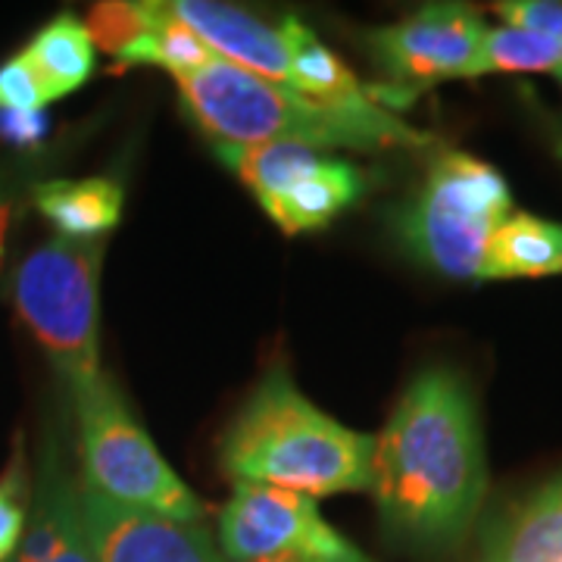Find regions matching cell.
Here are the masks:
<instances>
[{
  "label": "cell",
  "mask_w": 562,
  "mask_h": 562,
  "mask_svg": "<svg viewBox=\"0 0 562 562\" xmlns=\"http://www.w3.org/2000/svg\"><path fill=\"white\" fill-rule=\"evenodd\" d=\"M487 491L482 425L457 369L431 366L403 391L375 438L372 497L391 541L425 553L460 547Z\"/></svg>",
  "instance_id": "1"
},
{
  "label": "cell",
  "mask_w": 562,
  "mask_h": 562,
  "mask_svg": "<svg viewBox=\"0 0 562 562\" xmlns=\"http://www.w3.org/2000/svg\"><path fill=\"white\" fill-rule=\"evenodd\" d=\"M222 472L303 497L362 494L375 479V438L347 428L303 397L276 366L220 441Z\"/></svg>",
  "instance_id": "2"
},
{
  "label": "cell",
  "mask_w": 562,
  "mask_h": 562,
  "mask_svg": "<svg viewBox=\"0 0 562 562\" xmlns=\"http://www.w3.org/2000/svg\"><path fill=\"white\" fill-rule=\"evenodd\" d=\"M176 85L188 116L216 144L294 140L313 150H384L431 140L382 103L360 113L331 110L225 60L181 76Z\"/></svg>",
  "instance_id": "3"
},
{
  "label": "cell",
  "mask_w": 562,
  "mask_h": 562,
  "mask_svg": "<svg viewBox=\"0 0 562 562\" xmlns=\"http://www.w3.org/2000/svg\"><path fill=\"white\" fill-rule=\"evenodd\" d=\"M106 241H54L35 247L13 276L20 319L47 350L76 397L101 379V262Z\"/></svg>",
  "instance_id": "4"
},
{
  "label": "cell",
  "mask_w": 562,
  "mask_h": 562,
  "mask_svg": "<svg viewBox=\"0 0 562 562\" xmlns=\"http://www.w3.org/2000/svg\"><path fill=\"white\" fill-rule=\"evenodd\" d=\"M81 487L172 522H201L210 506L162 460L120 387L101 375L72 397Z\"/></svg>",
  "instance_id": "5"
},
{
  "label": "cell",
  "mask_w": 562,
  "mask_h": 562,
  "mask_svg": "<svg viewBox=\"0 0 562 562\" xmlns=\"http://www.w3.org/2000/svg\"><path fill=\"white\" fill-rule=\"evenodd\" d=\"M513 216L503 176L472 154L450 150L431 162L419 194L397 220L403 247L435 272L482 281L487 244Z\"/></svg>",
  "instance_id": "6"
},
{
  "label": "cell",
  "mask_w": 562,
  "mask_h": 562,
  "mask_svg": "<svg viewBox=\"0 0 562 562\" xmlns=\"http://www.w3.org/2000/svg\"><path fill=\"white\" fill-rule=\"evenodd\" d=\"M216 541L228 562H257L269 557L375 562L322 519L313 497L269 484H235L232 501L220 509Z\"/></svg>",
  "instance_id": "7"
},
{
  "label": "cell",
  "mask_w": 562,
  "mask_h": 562,
  "mask_svg": "<svg viewBox=\"0 0 562 562\" xmlns=\"http://www.w3.org/2000/svg\"><path fill=\"white\" fill-rule=\"evenodd\" d=\"M487 35L482 13L462 3H428L394 25L366 35L372 63L394 91L413 98V91L443 79H469L475 57Z\"/></svg>",
  "instance_id": "8"
},
{
  "label": "cell",
  "mask_w": 562,
  "mask_h": 562,
  "mask_svg": "<svg viewBox=\"0 0 562 562\" xmlns=\"http://www.w3.org/2000/svg\"><path fill=\"white\" fill-rule=\"evenodd\" d=\"M79 501L94 562H228L201 522L128 509L81 484Z\"/></svg>",
  "instance_id": "9"
},
{
  "label": "cell",
  "mask_w": 562,
  "mask_h": 562,
  "mask_svg": "<svg viewBox=\"0 0 562 562\" xmlns=\"http://www.w3.org/2000/svg\"><path fill=\"white\" fill-rule=\"evenodd\" d=\"M10 562H94L81 522L79 482L69 472L60 431H47L32 479V506Z\"/></svg>",
  "instance_id": "10"
},
{
  "label": "cell",
  "mask_w": 562,
  "mask_h": 562,
  "mask_svg": "<svg viewBox=\"0 0 562 562\" xmlns=\"http://www.w3.org/2000/svg\"><path fill=\"white\" fill-rule=\"evenodd\" d=\"M172 10L210 44L220 60L301 94L294 63L279 29L220 0H176Z\"/></svg>",
  "instance_id": "11"
},
{
  "label": "cell",
  "mask_w": 562,
  "mask_h": 562,
  "mask_svg": "<svg viewBox=\"0 0 562 562\" xmlns=\"http://www.w3.org/2000/svg\"><path fill=\"white\" fill-rule=\"evenodd\" d=\"M122 184L103 176L35 184L32 203L66 241H106L122 220Z\"/></svg>",
  "instance_id": "12"
},
{
  "label": "cell",
  "mask_w": 562,
  "mask_h": 562,
  "mask_svg": "<svg viewBox=\"0 0 562 562\" xmlns=\"http://www.w3.org/2000/svg\"><path fill=\"white\" fill-rule=\"evenodd\" d=\"M362 191H366V179L360 169L353 162L328 157L313 176L288 188L276 201L262 203V210L284 235H303L328 225L350 203L360 201Z\"/></svg>",
  "instance_id": "13"
},
{
  "label": "cell",
  "mask_w": 562,
  "mask_h": 562,
  "mask_svg": "<svg viewBox=\"0 0 562 562\" xmlns=\"http://www.w3.org/2000/svg\"><path fill=\"white\" fill-rule=\"evenodd\" d=\"M482 562H562V475L535 491L491 531Z\"/></svg>",
  "instance_id": "14"
},
{
  "label": "cell",
  "mask_w": 562,
  "mask_h": 562,
  "mask_svg": "<svg viewBox=\"0 0 562 562\" xmlns=\"http://www.w3.org/2000/svg\"><path fill=\"white\" fill-rule=\"evenodd\" d=\"M279 32L288 44L303 98L331 110H357V113L379 106L375 98L357 81V76L297 16H284L279 22Z\"/></svg>",
  "instance_id": "15"
},
{
  "label": "cell",
  "mask_w": 562,
  "mask_h": 562,
  "mask_svg": "<svg viewBox=\"0 0 562 562\" xmlns=\"http://www.w3.org/2000/svg\"><path fill=\"white\" fill-rule=\"evenodd\" d=\"M541 276H562V222L513 213L487 244L482 281Z\"/></svg>",
  "instance_id": "16"
},
{
  "label": "cell",
  "mask_w": 562,
  "mask_h": 562,
  "mask_svg": "<svg viewBox=\"0 0 562 562\" xmlns=\"http://www.w3.org/2000/svg\"><path fill=\"white\" fill-rule=\"evenodd\" d=\"M22 54L32 63L47 103L79 91L94 72V41L85 22L72 13H60L38 29Z\"/></svg>",
  "instance_id": "17"
},
{
  "label": "cell",
  "mask_w": 562,
  "mask_h": 562,
  "mask_svg": "<svg viewBox=\"0 0 562 562\" xmlns=\"http://www.w3.org/2000/svg\"><path fill=\"white\" fill-rule=\"evenodd\" d=\"M220 157L238 179L254 191V198L262 203L276 201L288 188L313 176L328 154L313 150L306 144L294 140H266V144H216Z\"/></svg>",
  "instance_id": "18"
},
{
  "label": "cell",
  "mask_w": 562,
  "mask_h": 562,
  "mask_svg": "<svg viewBox=\"0 0 562 562\" xmlns=\"http://www.w3.org/2000/svg\"><path fill=\"white\" fill-rule=\"evenodd\" d=\"M213 60H220V57L172 10V3L154 0V22H150L147 35L116 63H120V69H125V66H160L166 72H172L176 79H181V76H191L203 66H210Z\"/></svg>",
  "instance_id": "19"
},
{
  "label": "cell",
  "mask_w": 562,
  "mask_h": 562,
  "mask_svg": "<svg viewBox=\"0 0 562 562\" xmlns=\"http://www.w3.org/2000/svg\"><path fill=\"white\" fill-rule=\"evenodd\" d=\"M487 72H550L562 81V50L541 35L513 25L487 29L469 79Z\"/></svg>",
  "instance_id": "20"
},
{
  "label": "cell",
  "mask_w": 562,
  "mask_h": 562,
  "mask_svg": "<svg viewBox=\"0 0 562 562\" xmlns=\"http://www.w3.org/2000/svg\"><path fill=\"white\" fill-rule=\"evenodd\" d=\"M154 22V0H101L91 7L85 29L103 54L122 60Z\"/></svg>",
  "instance_id": "21"
},
{
  "label": "cell",
  "mask_w": 562,
  "mask_h": 562,
  "mask_svg": "<svg viewBox=\"0 0 562 562\" xmlns=\"http://www.w3.org/2000/svg\"><path fill=\"white\" fill-rule=\"evenodd\" d=\"M32 506V475L22 441L13 447V457L0 475V562H10L20 550Z\"/></svg>",
  "instance_id": "22"
},
{
  "label": "cell",
  "mask_w": 562,
  "mask_h": 562,
  "mask_svg": "<svg viewBox=\"0 0 562 562\" xmlns=\"http://www.w3.org/2000/svg\"><path fill=\"white\" fill-rule=\"evenodd\" d=\"M47 98L41 88L38 76L25 54H16L0 63V110H16V113H35L44 110Z\"/></svg>",
  "instance_id": "23"
},
{
  "label": "cell",
  "mask_w": 562,
  "mask_h": 562,
  "mask_svg": "<svg viewBox=\"0 0 562 562\" xmlns=\"http://www.w3.org/2000/svg\"><path fill=\"white\" fill-rule=\"evenodd\" d=\"M494 10L506 25L541 35L562 50V3L557 0H506Z\"/></svg>",
  "instance_id": "24"
},
{
  "label": "cell",
  "mask_w": 562,
  "mask_h": 562,
  "mask_svg": "<svg viewBox=\"0 0 562 562\" xmlns=\"http://www.w3.org/2000/svg\"><path fill=\"white\" fill-rule=\"evenodd\" d=\"M50 135V116L44 110L35 113H16V110H0V140L16 147V150H35Z\"/></svg>",
  "instance_id": "25"
},
{
  "label": "cell",
  "mask_w": 562,
  "mask_h": 562,
  "mask_svg": "<svg viewBox=\"0 0 562 562\" xmlns=\"http://www.w3.org/2000/svg\"><path fill=\"white\" fill-rule=\"evenodd\" d=\"M20 220V201H16V181L7 172H0V266L7 257V238L13 232V225Z\"/></svg>",
  "instance_id": "26"
},
{
  "label": "cell",
  "mask_w": 562,
  "mask_h": 562,
  "mask_svg": "<svg viewBox=\"0 0 562 562\" xmlns=\"http://www.w3.org/2000/svg\"><path fill=\"white\" fill-rule=\"evenodd\" d=\"M257 562H313V560H303V557H269V560H257Z\"/></svg>",
  "instance_id": "27"
}]
</instances>
